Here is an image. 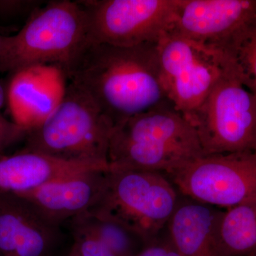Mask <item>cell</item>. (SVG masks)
<instances>
[{
    "mask_svg": "<svg viewBox=\"0 0 256 256\" xmlns=\"http://www.w3.org/2000/svg\"><path fill=\"white\" fill-rule=\"evenodd\" d=\"M114 126L85 89L68 82L62 100L28 130L23 149L60 160L107 166Z\"/></svg>",
    "mask_w": 256,
    "mask_h": 256,
    "instance_id": "277c9868",
    "label": "cell"
},
{
    "mask_svg": "<svg viewBox=\"0 0 256 256\" xmlns=\"http://www.w3.org/2000/svg\"><path fill=\"white\" fill-rule=\"evenodd\" d=\"M67 80L86 90L114 128L172 104L162 82L158 44L124 47L90 41Z\"/></svg>",
    "mask_w": 256,
    "mask_h": 256,
    "instance_id": "6da1fadb",
    "label": "cell"
},
{
    "mask_svg": "<svg viewBox=\"0 0 256 256\" xmlns=\"http://www.w3.org/2000/svg\"><path fill=\"white\" fill-rule=\"evenodd\" d=\"M6 100H8V90H6L2 84L0 82V110L2 108Z\"/></svg>",
    "mask_w": 256,
    "mask_h": 256,
    "instance_id": "7402d4cb",
    "label": "cell"
},
{
    "mask_svg": "<svg viewBox=\"0 0 256 256\" xmlns=\"http://www.w3.org/2000/svg\"><path fill=\"white\" fill-rule=\"evenodd\" d=\"M60 232L22 197L0 194V256H50Z\"/></svg>",
    "mask_w": 256,
    "mask_h": 256,
    "instance_id": "7c38bea8",
    "label": "cell"
},
{
    "mask_svg": "<svg viewBox=\"0 0 256 256\" xmlns=\"http://www.w3.org/2000/svg\"><path fill=\"white\" fill-rule=\"evenodd\" d=\"M73 245L82 256H116L100 239L78 224L69 222Z\"/></svg>",
    "mask_w": 256,
    "mask_h": 256,
    "instance_id": "d6986e66",
    "label": "cell"
},
{
    "mask_svg": "<svg viewBox=\"0 0 256 256\" xmlns=\"http://www.w3.org/2000/svg\"><path fill=\"white\" fill-rule=\"evenodd\" d=\"M220 212L183 196L166 226V236L182 256H220L216 242Z\"/></svg>",
    "mask_w": 256,
    "mask_h": 256,
    "instance_id": "9a60e30c",
    "label": "cell"
},
{
    "mask_svg": "<svg viewBox=\"0 0 256 256\" xmlns=\"http://www.w3.org/2000/svg\"><path fill=\"white\" fill-rule=\"evenodd\" d=\"M108 171L82 172L16 195L28 201L47 222L60 227L97 204L105 191Z\"/></svg>",
    "mask_w": 256,
    "mask_h": 256,
    "instance_id": "8fae6325",
    "label": "cell"
},
{
    "mask_svg": "<svg viewBox=\"0 0 256 256\" xmlns=\"http://www.w3.org/2000/svg\"><path fill=\"white\" fill-rule=\"evenodd\" d=\"M90 41L116 46L158 44L172 31L180 0L79 1Z\"/></svg>",
    "mask_w": 256,
    "mask_h": 256,
    "instance_id": "9c48e42d",
    "label": "cell"
},
{
    "mask_svg": "<svg viewBox=\"0 0 256 256\" xmlns=\"http://www.w3.org/2000/svg\"><path fill=\"white\" fill-rule=\"evenodd\" d=\"M188 120L196 130L204 156L254 150L256 95L244 85L230 58L218 82Z\"/></svg>",
    "mask_w": 256,
    "mask_h": 256,
    "instance_id": "8992f818",
    "label": "cell"
},
{
    "mask_svg": "<svg viewBox=\"0 0 256 256\" xmlns=\"http://www.w3.org/2000/svg\"><path fill=\"white\" fill-rule=\"evenodd\" d=\"M136 256H182L175 248L168 236H161L146 244Z\"/></svg>",
    "mask_w": 256,
    "mask_h": 256,
    "instance_id": "44dd1931",
    "label": "cell"
},
{
    "mask_svg": "<svg viewBox=\"0 0 256 256\" xmlns=\"http://www.w3.org/2000/svg\"><path fill=\"white\" fill-rule=\"evenodd\" d=\"M109 170L104 165L73 162L22 148L0 156V194H18L82 172Z\"/></svg>",
    "mask_w": 256,
    "mask_h": 256,
    "instance_id": "5bb4252c",
    "label": "cell"
},
{
    "mask_svg": "<svg viewBox=\"0 0 256 256\" xmlns=\"http://www.w3.org/2000/svg\"><path fill=\"white\" fill-rule=\"evenodd\" d=\"M256 21V0H180L172 33L223 50Z\"/></svg>",
    "mask_w": 256,
    "mask_h": 256,
    "instance_id": "30bf717a",
    "label": "cell"
},
{
    "mask_svg": "<svg viewBox=\"0 0 256 256\" xmlns=\"http://www.w3.org/2000/svg\"><path fill=\"white\" fill-rule=\"evenodd\" d=\"M203 156L193 124L168 104L114 127L108 163L109 170L166 174Z\"/></svg>",
    "mask_w": 256,
    "mask_h": 256,
    "instance_id": "7a4b0ae2",
    "label": "cell"
},
{
    "mask_svg": "<svg viewBox=\"0 0 256 256\" xmlns=\"http://www.w3.org/2000/svg\"><path fill=\"white\" fill-rule=\"evenodd\" d=\"M90 42L86 12L80 2H48L30 15L16 34L3 36L0 73L52 66L67 80Z\"/></svg>",
    "mask_w": 256,
    "mask_h": 256,
    "instance_id": "3957f363",
    "label": "cell"
},
{
    "mask_svg": "<svg viewBox=\"0 0 256 256\" xmlns=\"http://www.w3.org/2000/svg\"><path fill=\"white\" fill-rule=\"evenodd\" d=\"M2 38L3 36H1V35H0V47H1L2 42Z\"/></svg>",
    "mask_w": 256,
    "mask_h": 256,
    "instance_id": "cb8c5ba5",
    "label": "cell"
},
{
    "mask_svg": "<svg viewBox=\"0 0 256 256\" xmlns=\"http://www.w3.org/2000/svg\"><path fill=\"white\" fill-rule=\"evenodd\" d=\"M180 198L162 173L109 170L100 201L86 214L120 224L148 244L166 229Z\"/></svg>",
    "mask_w": 256,
    "mask_h": 256,
    "instance_id": "5b68a950",
    "label": "cell"
},
{
    "mask_svg": "<svg viewBox=\"0 0 256 256\" xmlns=\"http://www.w3.org/2000/svg\"><path fill=\"white\" fill-rule=\"evenodd\" d=\"M68 222L78 224L94 234L116 256H136L146 245L132 230L108 218L84 214Z\"/></svg>",
    "mask_w": 256,
    "mask_h": 256,
    "instance_id": "e0dca14e",
    "label": "cell"
},
{
    "mask_svg": "<svg viewBox=\"0 0 256 256\" xmlns=\"http://www.w3.org/2000/svg\"><path fill=\"white\" fill-rule=\"evenodd\" d=\"M254 151L256 152V140L255 148H254Z\"/></svg>",
    "mask_w": 256,
    "mask_h": 256,
    "instance_id": "d4e9b609",
    "label": "cell"
},
{
    "mask_svg": "<svg viewBox=\"0 0 256 256\" xmlns=\"http://www.w3.org/2000/svg\"><path fill=\"white\" fill-rule=\"evenodd\" d=\"M181 196L228 208L256 201V152L203 156L164 174Z\"/></svg>",
    "mask_w": 256,
    "mask_h": 256,
    "instance_id": "ba28073f",
    "label": "cell"
},
{
    "mask_svg": "<svg viewBox=\"0 0 256 256\" xmlns=\"http://www.w3.org/2000/svg\"><path fill=\"white\" fill-rule=\"evenodd\" d=\"M222 52L235 63L244 85L256 95V21Z\"/></svg>",
    "mask_w": 256,
    "mask_h": 256,
    "instance_id": "ac0fdd59",
    "label": "cell"
},
{
    "mask_svg": "<svg viewBox=\"0 0 256 256\" xmlns=\"http://www.w3.org/2000/svg\"><path fill=\"white\" fill-rule=\"evenodd\" d=\"M66 256H82L79 254L78 250H76V247L74 245H72L70 248V250H69L68 254Z\"/></svg>",
    "mask_w": 256,
    "mask_h": 256,
    "instance_id": "603a6c76",
    "label": "cell"
},
{
    "mask_svg": "<svg viewBox=\"0 0 256 256\" xmlns=\"http://www.w3.org/2000/svg\"><path fill=\"white\" fill-rule=\"evenodd\" d=\"M66 80L60 69L36 66L13 74L8 101L13 121L30 130L41 124L60 104Z\"/></svg>",
    "mask_w": 256,
    "mask_h": 256,
    "instance_id": "4fadbf2b",
    "label": "cell"
},
{
    "mask_svg": "<svg viewBox=\"0 0 256 256\" xmlns=\"http://www.w3.org/2000/svg\"><path fill=\"white\" fill-rule=\"evenodd\" d=\"M28 130L13 120L6 118L0 112V156L13 146L24 142Z\"/></svg>",
    "mask_w": 256,
    "mask_h": 256,
    "instance_id": "ffe728a7",
    "label": "cell"
},
{
    "mask_svg": "<svg viewBox=\"0 0 256 256\" xmlns=\"http://www.w3.org/2000/svg\"><path fill=\"white\" fill-rule=\"evenodd\" d=\"M220 256L256 254V201L222 210L216 228Z\"/></svg>",
    "mask_w": 256,
    "mask_h": 256,
    "instance_id": "2e32d148",
    "label": "cell"
},
{
    "mask_svg": "<svg viewBox=\"0 0 256 256\" xmlns=\"http://www.w3.org/2000/svg\"><path fill=\"white\" fill-rule=\"evenodd\" d=\"M256 256V254H255V255H254V256Z\"/></svg>",
    "mask_w": 256,
    "mask_h": 256,
    "instance_id": "484cf974",
    "label": "cell"
},
{
    "mask_svg": "<svg viewBox=\"0 0 256 256\" xmlns=\"http://www.w3.org/2000/svg\"><path fill=\"white\" fill-rule=\"evenodd\" d=\"M158 50L168 99L190 120L218 82L228 56L172 32L158 42Z\"/></svg>",
    "mask_w": 256,
    "mask_h": 256,
    "instance_id": "52a82bcc",
    "label": "cell"
}]
</instances>
